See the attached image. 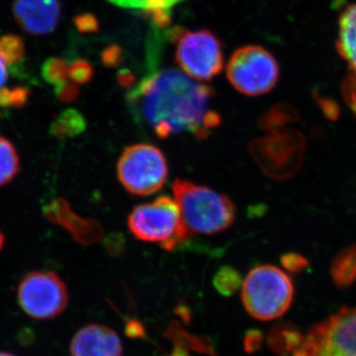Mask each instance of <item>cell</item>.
Returning <instances> with one entry per match:
<instances>
[{
    "mask_svg": "<svg viewBox=\"0 0 356 356\" xmlns=\"http://www.w3.org/2000/svg\"><path fill=\"white\" fill-rule=\"evenodd\" d=\"M102 64L107 67H116L124 62V51L119 44H112L102 53Z\"/></svg>",
    "mask_w": 356,
    "mask_h": 356,
    "instance_id": "obj_26",
    "label": "cell"
},
{
    "mask_svg": "<svg viewBox=\"0 0 356 356\" xmlns=\"http://www.w3.org/2000/svg\"><path fill=\"white\" fill-rule=\"evenodd\" d=\"M118 334L108 327L89 325L76 332L70 344L72 356H121Z\"/></svg>",
    "mask_w": 356,
    "mask_h": 356,
    "instance_id": "obj_12",
    "label": "cell"
},
{
    "mask_svg": "<svg viewBox=\"0 0 356 356\" xmlns=\"http://www.w3.org/2000/svg\"><path fill=\"white\" fill-rule=\"evenodd\" d=\"M294 285L278 267L264 264L252 268L242 284V301L248 313L259 321H273L291 306Z\"/></svg>",
    "mask_w": 356,
    "mask_h": 356,
    "instance_id": "obj_3",
    "label": "cell"
},
{
    "mask_svg": "<svg viewBox=\"0 0 356 356\" xmlns=\"http://www.w3.org/2000/svg\"><path fill=\"white\" fill-rule=\"evenodd\" d=\"M6 64V60L0 56V89L4 88L7 79H8V70H7Z\"/></svg>",
    "mask_w": 356,
    "mask_h": 356,
    "instance_id": "obj_35",
    "label": "cell"
},
{
    "mask_svg": "<svg viewBox=\"0 0 356 356\" xmlns=\"http://www.w3.org/2000/svg\"><path fill=\"white\" fill-rule=\"evenodd\" d=\"M30 97V91L25 88H11V102L13 107H22L27 103Z\"/></svg>",
    "mask_w": 356,
    "mask_h": 356,
    "instance_id": "obj_33",
    "label": "cell"
},
{
    "mask_svg": "<svg viewBox=\"0 0 356 356\" xmlns=\"http://www.w3.org/2000/svg\"><path fill=\"white\" fill-rule=\"evenodd\" d=\"M104 245L108 254L118 255L125 250L126 241L123 236L119 235V234H113V235L109 236L106 238Z\"/></svg>",
    "mask_w": 356,
    "mask_h": 356,
    "instance_id": "obj_32",
    "label": "cell"
},
{
    "mask_svg": "<svg viewBox=\"0 0 356 356\" xmlns=\"http://www.w3.org/2000/svg\"><path fill=\"white\" fill-rule=\"evenodd\" d=\"M41 74L46 83L57 86L67 81L69 76V65L63 58H49L42 65Z\"/></svg>",
    "mask_w": 356,
    "mask_h": 356,
    "instance_id": "obj_22",
    "label": "cell"
},
{
    "mask_svg": "<svg viewBox=\"0 0 356 356\" xmlns=\"http://www.w3.org/2000/svg\"><path fill=\"white\" fill-rule=\"evenodd\" d=\"M0 356H15L13 353H6V351H0Z\"/></svg>",
    "mask_w": 356,
    "mask_h": 356,
    "instance_id": "obj_37",
    "label": "cell"
},
{
    "mask_svg": "<svg viewBox=\"0 0 356 356\" xmlns=\"http://www.w3.org/2000/svg\"><path fill=\"white\" fill-rule=\"evenodd\" d=\"M18 302L29 317L48 320L65 311L69 303V292L57 274L31 271L21 280Z\"/></svg>",
    "mask_w": 356,
    "mask_h": 356,
    "instance_id": "obj_10",
    "label": "cell"
},
{
    "mask_svg": "<svg viewBox=\"0 0 356 356\" xmlns=\"http://www.w3.org/2000/svg\"><path fill=\"white\" fill-rule=\"evenodd\" d=\"M25 54V44L17 35H6L0 38V56L6 64L16 65L22 60Z\"/></svg>",
    "mask_w": 356,
    "mask_h": 356,
    "instance_id": "obj_21",
    "label": "cell"
},
{
    "mask_svg": "<svg viewBox=\"0 0 356 356\" xmlns=\"http://www.w3.org/2000/svg\"><path fill=\"white\" fill-rule=\"evenodd\" d=\"M117 173L126 191L134 195L147 196L163 188L168 175V161L158 147L132 145L121 154Z\"/></svg>",
    "mask_w": 356,
    "mask_h": 356,
    "instance_id": "obj_6",
    "label": "cell"
},
{
    "mask_svg": "<svg viewBox=\"0 0 356 356\" xmlns=\"http://www.w3.org/2000/svg\"><path fill=\"white\" fill-rule=\"evenodd\" d=\"M4 245V236L2 235L1 231H0V250Z\"/></svg>",
    "mask_w": 356,
    "mask_h": 356,
    "instance_id": "obj_36",
    "label": "cell"
},
{
    "mask_svg": "<svg viewBox=\"0 0 356 356\" xmlns=\"http://www.w3.org/2000/svg\"><path fill=\"white\" fill-rule=\"evenodd\" d=\"M250 152L266 177L283 181L301 170L306 140L298 131L284 129L252 140Z\"/></svg>",
    "mask_w": 356,
    "mask_h": 356,
    "instance_id": "obj_5",
    "label": "cell"
},
{
    "mask_svg": "<svg viewBox=\"0 0 356 356\" xmlns=\"http://www.w3.org/2000/svg\"><path fill=\"white\" fill-rule=\"evenodd\" d=\"M77 31L81 33H96L99 30V21L92 13H83L74 19Z\"/></svg>",
    "mask_w": 356,
    "mask_h": 356,
    "instance_id": "obj_28",
    "label": "cell"
},
{
    "mask_svg": "<svg viewBox=\"0 0 356 356\" xmlns=\"http://www.w3.org/2000/svg\"><path fill=\"white\" fill-rule=\"evenodd\" d=\"M242 277L236 269L222 266L214 276V287L222 296H231L242 286Z\"/></svg>",
    "mask_w": 356,
    "mask_h": 356,
    "instance_id": "obj_20",
    "label": "cell"
},
{
    "mask_svg": "<svg viewBox=\"0 0 356 356\" xmlns=\"http://www.w3.org/2000/svg\"><path fill=\"white\" fill-rule=\"evenodd\" d=\"M341 95L351 111L356 116V72H350L341 83Z\"/></svg>",
    "mask_w": 356,
    "mask_h": 356,
    "instance_id": "obj_25",
    "label": "cell"
},
{
    "mask_svg": "<svg viewBox=\"0 0 356 356\" xmlns=\"http://www.w3.org/2000/svg\"><path fill=\"white\" fill-rule=\"evenodd\" d=\"M215 91L177 70L147 74L127 93L129 108L161 139L191 133L205 140L221 115L210 109Z\"/></svg>",
    "mask_w": 356,
    "mask_h": 356,
    "instance_id": "obj_1",
    "label": "cell"
},
{
    "mask_svg": "<svg viewBox=\"0 0 356 356\" xmlns=\"http://www.w3.org/2000/svg\"><path fill=\"white\" fill-rule=\"evenodd\" d=\"M172 191L191 236L216 235L235 221V204L224 194L184 179H175Z\"/></svg>",
    "mask_w": 356,
    "mask_h": 356,
    "instance_id": "obj_2",
    "label": "cell"
},
{
    "mask_svg": "<svg viewBox=\"0 0 356 356\" xmlns=\"http://www.w3.org/2000/svg\"><path fill=\"white\" fill-rule=\"evenodd\" d=\"M332 281L339 288H348L356 282V243L343 248L334 257L331 267Z\"/></svg>",
    "mask_w": 356,
    "mask_h": 356,
    "instance_id": "obj_15",
    "label": "cell"
},
{
    "mask_svg": "<svg viewBox=\"0 0 356 356\" xmlns=\"http://www.w3.org/2000/svg\"><path fill=\"white\" fill-rule=\"evenodd\" d=\"M88 127V122L81 112L67 109L62 112L51 124L50 132L58 138L76 137Z\"/></svg>",
    "mask_w": 356,
    "mask_h": 356,
    "instance_id": "obj_17",
    "label": "cell"
},
{
    "mask_svg": "<svg viewBox=\"0 0 356 356\" xmlns=\"http://www.w3.org/2000/svg\"><path fill=\"white\" fill-rule=\"evenodd\" d=\"M299 119L298 111L294 107L287 103H280L273 105L266 113L261 115L259 127L266 132H278L284 130L287 125L296 123Z\"/></svg>",
    "mask_w": 356,
    "mask_h": 356,
    "instance_id": "obj_16",
    "label": "cell"
},
{
    "mask_svg": "<svg viewBox=\"0 0 356 356\" xmlns=\"http://www.w3.org/2000/svg\"><path fill=\"white\" fill-rule=\"evenodd\" d=\"M95 76V70L88 60L76 58L69 65V77L74 83H88Z\"/></svg>",
    "mask_w": 356,
    "mask_h": 356,
    "instance_id": "obj_24",
    "label": "cell"
},
{
    "mask_svg": "<svg viewBox=\"0 0 356 356\" xmlns=\"http://www.w3.org/2000/svg\"><path fill=\"white\" fill-rule=\"evenodd\" d=\"M79 93H81V90H79V86L74 83H72L65 81V83L55 86L56 96H57L60 102L64 103H72L76 102L77 98L79 97Z\"/></svg>",
    "mask_w": 356,
    "mask_h": 356,
    "instance_id": "obj_29",
    "label": "cell"
},
{
    "mask_svg": "<svg viewBox=\"0 0 356 356\" xmlns=\"http://www.w3.org/2000/svg\"><path fill=\"white\" fill-rule=\"evenodd\" d=\"M151 19L152 24L158 29H165L172 22V11L170 9H158V10L145 13Z\"/></svg>",
    "mask_w": 356,
    "mask_h": 356,
    "instance_id": "obj_31",
    "label": "cell"
},
{
    "mask_svg": "<svg viewBox=\"0 0 356 356\" xmlns=\"http://www.w3.org/2000/svg\"><path fill=\"white\" fill-rule=\"evenodd\" d=\"M128 227L136 238L159 243L168 252L181 247L191 238L177 201L168 196L136 206L129 215Z\"/></svg>",
    "mask_w": 356,
    "mask_h": 356,
    "instance_id": "obj_4",
    "label": "cell"
},
{
    "mask_svg": "<svg viewBox=\"0 0 356 356\" xmlns=\"http://www.w3.org/2000/svg\"><path fill=\"white\" fill-rule=\"evenodd\" d=\"M336 46L351 72H356V2L346 7L339 16Z\"/></svg>",
    "mask_w": 356,
    "mask_h": 356,
    "instance_id": "obj_14",
    "label": "cell"
},
{
    "mask_svg": "<svg viewBox=\"0 0 356 356\" xmlns=\"http://www.w3.org/2000/svg\"><path fill=\"white\" fill-rule=\"evenodd\" d=\"M303 337L304 336L294 329H289L287 327H275L271 332L269 343L276 353L293 355L299 348Z\"/></svg>",
    "mask_w": 356,
    "mask_h": 356,
    "instance_id": "obj_19",
    "label": "cell"
},
{
    "mask_svg": "<svg viewBox=\"0 0 356 356\" xmlns=\"http://www.w3.org/2000/svg\"><path fill=\"white\" fill-rule=\"evenodd\" d=\"M47 214L51 220L69 229L77 242L83 245H92L103 238V229L99 222L76 216L65 200L55 201L49 206Z\"/></svg>",
    "mask_w": 356,
    "mask_h": 356,
    "instance_id": "obj_13",
    "label": "cell"
},
{
    "mask_svg": "<svg viewBox=\"0 0 356 356\" xmlns=\"http://www.w3.org/2000/svg\"><path fill=\"white\" fill-rule=\"evenodd\" d=\"M13 14L28 34L44 36L55 31L60 17L58 0H15Z\"/></svg>",
    "mask_w": 356,
    "mask_h": 356,
    "instance_id": "obj_11",
    "label": "cell"
},
{
    "mask_svg": "<svg viewBox=\"0 0 356 356\" xmlns=\"http://www.w3.org/2000/svg\"><path fill=\"white\" fill-rule=\"evenodd\" d=\"M275 58L259 46L238 49L227 65V77L234 88L243 95L259 96L273 90L280 79Z\"/></svg>",
    "mask_w": 356,
    "mask_h": 356,
    "instance_id": "obj_7",
    "label": "cell"
},
{
    "mask_svg": "<svg viewBox=\"0 0 356 356\" xmlns=\"http://www.w3.org/2000/svg\"><path fill=\"white\" fill-rule=\"evenodd\" d=\"M314 98L323 113L329 120L336 121L337 119H339L341 108L334 100L329 97H323L318 92L314 93Z\"/></svg>",
    "mask_w": 356,
    "mask_h": 356,
    "instance_id": "obj_27",
    "label": "cell"
},
{
    "mask_svg": "<svg viewBox=\"0 0 356 356\" xmlns=\"http://www.w3.org/2000/svg\"><path fill=\"white\" fill-rule=\"evenodd\" d=\"M108 1L122 8L140 9L145 13L158 10V9H170L182 0H108Z\"/></svg>",
    "mask_w": 356,
    "mask_h": 356,
    "instance_id": "obj_23",
    "label": "cell"
},
{
    "mask_svg": "<svg viewBox=\"0 0 356 356\" xmlns=\"http://www.w3.org/2000/svg\"><path fill=\"white\" fill-rule=\"evenodd\" d=\"M281 264L287 271L292 273H300L309 266L308 259L298 254H286L281 257Z\"/></svg>",
    "mask_w": 356,
    "mask_h": 356,
    "instance_id": "obj_30",
    "label": "cell"
},
{
    "mask_svg": "<svg viewBox=\"0 0 356 356\" xmlns=\"http://www.w3.org/2000/svg\"><path fill=\"white\" fill-rule=\"evenodd\" d=\"M293 356H356V308H343L314 325Z\"/></svg>",
    "mask_w": 356,
    "mask_h": 356,
    "instance_id": "obj_8",
    "label": "cell"
},
{
    "mask_svg": "<svg viewBox=\"0 0 356 356\" xmlns=\"http://www.w3.org/2000/svg\"><path fill=\"white\" fill-rule=\"evenodd\" d=\"M117 83L123 88H133L136 86L135 74L130 70L122 69L117 72Z\"/></svg>",
    "mask_w": 356,
    "mask_h": 356,
    "instance_id": "obj_34",
    "label": "cell"
},
{
    "mask_svg": "<svg viewBox=\"0 0 356 356\" xmlns=\"http://www.w3.org/2000/svg\"><path fill=\"white\" fill-rule=\"evenodd\" d=\"M19 172V158L13 145L0 137V186L8 184Z\"/></svg>",
    "mask_w": 356,
    "mask_h": 356,
    "instance_id": "obj_18",
    "label": "cell"
},
{
    "mask_svg": "<svg viewBox=\"0 0 356 356\" xmlns=\"http://www.w3.org/2000/svg\"><path fill=\"white\" fill-rule=\"evenodd\" d=\"M175 60L191 79L212 81L224 67L222 42L207 29L182 33L177 39Z\"/></svg>",
    "mask_w": 356,
    "mask_h": 356,
    "instance_id": "obj_9",
    "label": "cell"
}]
</instances>
